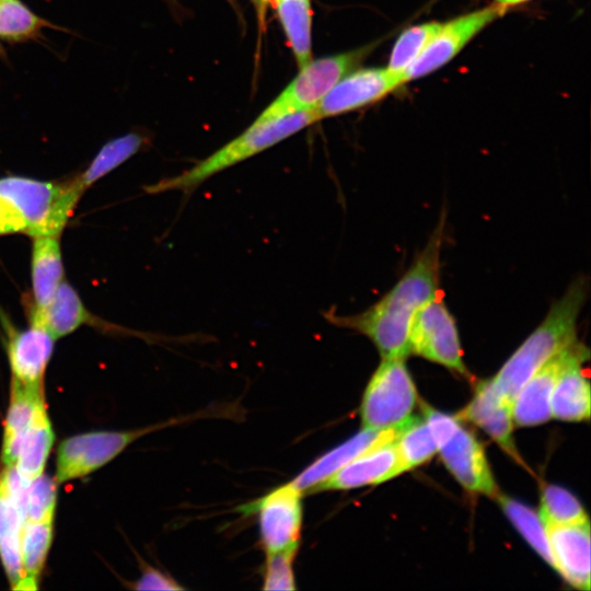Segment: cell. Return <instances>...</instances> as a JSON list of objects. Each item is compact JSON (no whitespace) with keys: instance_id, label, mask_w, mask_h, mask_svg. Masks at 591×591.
<instances>
[{"instance_id":"6da1fadb","label":"cell","mask_w":591,"mask_h":591,"mask_svg":"<svg viewBox=\"0 0 591 591\" xmlns=\"http://www.w3.org/2000/svg\"><path fill=\"white\" fill-rule=\"evenodd\" d=\"M445 212L398 281L368 309L351 315L329 310L323 313L333 325L352 329L376 347L382 359H406L410 355L409 331L417 312L440 296L441 252Z\"/></svg>"},{"instance_id":"7a4b0ae2","label":"cell","mask_w":591,"mask_h":591,"mask_svg":"<svg viewBox=\"0 0 591 591\" xmlns=\"http://www.w3.org/2000/svg\"><path fill=\"white\" fill-rule=\"evenodd\" d=\"M589 281L577 277L549 308L538 326L490 379L497 394L511 407L530 378L552 357L577 339V323L588 297Z\"/></svg>"},{"instance_id":"3957f363","label":"cell","mask_w":591,"mask_h":591,"mask_svg":"<svg viewBox=\"0 0 591 591\" xmlns=\"http://www.w3.org/2000/svg\"><path fill=\"white\" fill-rule=\"evenodd\" d=\"M318 120L313 108L281 116L264 123H253L244 132L181 174L146 187L152 194L169 190L188 193L211 176L273 147L281 140Z\"/></svg>"},{"instance_id":"277c9868","label":"cell","mask_w":591,"mask_h":591,"mask_svg":"<svg viewBox=\"0 0 591 591\" xmlns=\"http://www.w3.org/2000/svg\"><path fill=\"white\" fill-rule=\"evenodd\" d=\"M83 190L73 181L51 183L24 176L0 178V200L23 222L24 233L59 235Z\"/></svg>"},{"instance_id":"5b68a950","label":"cell","mask_w":591,"mask_h":591,"mask_svg":"<svg viewBox=\"0 0 591 591\" xmlns=\"http://www.w3.org/2000/svg\"><path fill=\"white\" fill-rule=\"evenodd\" d=\"M421 409L441 459L455 479L472 493L496 497L499 493L476 437L461 425L456 416L443 414L426 404Z\"/></svg>"},{"instance_id":"8992f818","label":"cell","mask_w":591,"mask_h":591,"mask_svg":"<svg viewBox=\"0 0 591 591\" xmlns=\"http://www.w3.org/2000/svg\"><path fill=\"white\" fill-rule=\"evenodd\" d=\"M373 47L374 45L371 44L356 50L310 61L255 119V123H264L315 107L340 79L361 63Z\"/></svg>"},{"instance_id":"52a82bcc","label":"cell","mask_w":591,"mask_h":591,"mask_svg":"<svg viewBox=\"0 0 591 591\" xmlns=\"http://www.w3.org/2000/svg\"><path fill=\"white\" fill-rule=\"evenodd\" d=\"M189 419L188 416L132 430H99L71 436L58 447L54 478L65 483L84 477L109 463L137 439Z\"/></svg>"},{"instance_id":"ba28073f","label":"cell","mask_w":591,"mask_h":591,"mask_svg":"<svg viewBox=\"0 0 591 591\" xmlns=\"http://www.w3.org/2000/svg\"><path fill=\"white\" fill-rule=\"evenodd\" d=\"M416 398L405 359H382L363 393V428L385 430L398 426L410 416Z\"/></svg>"},{"instance_id":"9c48e42d","label":"cell","mask_w":591,"mask_h":591,"mask_svg":"<svg viewBox=\"0 0 591 591\" xmlns=\"http://www.w3.org/2000/svg\"><path fill=\"white\" fill-rule=\"evenodd\" d=\"M410 355L422 357L449 370L467 375L455 317L441 296L416 314L409 331Z\"/></svg>"},{"instance_id":"30bf717a","label":"cell","mask_w":591,"mask_h":591,"mask_svg":"<svg viewBox=\"0 0 591 591\" xmlns=\"http://www.w3.org/2000/svg\"><path fill=\"white\" fill-rule=\"evenodd\" d=\"M302 494L290 482L250 503L251 511L258 515L260 542L266 555L298 549L303 519Z\"/></svg>"},{"instance_id":"8fae6325","label":"cell","mask_w":591,"mask_h":591,"mask_svg":"<svg viewBox=\"0 0 591 591\" xmlns=\"http://www.w3.org/2000/svg\"><path fill=\"white\" fill-rule=\"evenodd\" d=\"M505 12V5H490L442 24L420 55L403 72V82L425 77L453 59L486 25Z\"/></svg>"},{"instance_id":"7c38bea8","label":"cell","mask_w":591,"mask_h":591,"mask_svg":"<svg viewBox=\"0 0 591 591\" xmlns=\"http://www.w3.org/2000/svg\"><path fill=\"white\" fill-rule=\"evenodd\" d=\"M404 84L398 73L387 68L351 71L340 79L314 107L318 119L371 104Z\"/></svg>"},{"instance_id":"4fadbf2b","label":"cell","mask_w":591,"mask_h":591,"mask_svg":"<svg viewBox=\"0 0 591 591\" xmlns=\"http://www.w3.org/2000/svg\"><path fill=\"white\" fill-rule=\"evenodd\" d=\"M576 339L540 368L518 393L512 420L521 427L542 425L551 419V397L557 380L571 358L581 349Z\"/></svg>"},{"instance_id":"5bb4252c","label":"cell","mask_w":591,"mask_h":591,"mask_svg":"<svg viewBox=\"0 0 591 591\" xmlns=\"http://www.w3.org/2000/svg\"><path fill=\"white\" fill-rule=\"evenodd\" d=\"M395 436L396 433L357 455L335 474L317 485L313 493L348 490L378 485L402 474Z\"/></svg>"},{"instance_id":"9a60e30c","label":"cell","mask_w":591,"mask_h":591,"mask_svg":"<svg viewBox=\"0 0 591 591\" xmlns=\"http://www.w3.org/2000/svg\"><path fill=\"white\" fill-rule=\"evenodd\" d=\"M554 568L578 590H590V523L546 525Z\"/></svg>"},{"instance_id":"2e32d148","label":"cell","mask_w":591,"mask_h":591,"mask_svg":"<svg viewBox=\"0 0 591 591\" xmlns=\"http://www.w3.org/2000/svg\"><path fill=\"white\" fill-rule=\"evenodd\" d=\"M55 338L37 322L22 331L10 329L7 352L12 380L25 385H43Z\"/></svg>"},{"instance_id":"e0dca14e","label":"cell","mask_w":591,"mask_h":591,"mask_svg":"<svg viewBox=\"0 0 591 591\" xmlns=\"http://www.w3.org/2000/svg\"><path fill=\"white\" fill-rule=\"evenodd\" d=\"M456 417L482 428L501 449L519 460L512 438V407L500 398L490 380L476 384L473 398Z\"/></svg>"},{"instance_id":"ac0fdd59","label":"cell","mask_w":591,"mask_h":591,"mask_svg":"<svg viewBox=\"0 0 591 591\" xmlns=\"http://www.w3.org/2000/svg\"><path fill=\"white\" fill-rule=\"evenodd\" d=\"M47 409L43 385H25L12 380L3 426L1 462L14 465L20 441L37 417Z\"/></svg>"},{"instance_id":"d6986e66","label":"cell","mask_w":591,"mask_h":591,"mask_svg":"<svg viewBox=\"0 0 591 591\" xmlns=\"http://www.w3.org/2000/svg\"><path fill=\"white\" fill-rule=\"evenodd\" d=\"M588 360L583 345L561 371L551 397L552 417L564 421L590 418V382L583 369Z\"/></svg>"},{"instance_id":"ffe728a7","label":"cell","mask_w":591,"mask_h":591,"mask_svg":"<svg viewBox=\"0 0 591 591\" xmlns=\"http://www.w3.org/2000/svg\"><path fill=\"white\" fill-rule=\"evenodd\" d=\"M396 427L385 430L363 428L347 441L316 459L292 483L302 491L313 493L317 485L331 477L357 455L373 444L394 436L396 433Z\"/></svg>"},{"instance_id":"44dd1931","label":"cell","mask_w":591,"mask_h":591,"mask_svg":"<svg viewBox=\"0 0 591 591\" xmlns=\"http://www.w3.org/2000/svg\"><path fill=\"white\" fill-rule=\"evenodd\" d=\"M31 320L58 339L92 323V314L71 285L62 280L45 308L32 310Z\"/></svg>"},{"instance_id":"7402d4cb","label":"cell","mask_w":591,"mask_h":591,"mask_svg":"<svg viewBox=\"0 0 591 591\" xmlns=\"http://www.w3.org/2000/svg\"><path fill=\"white\" fill-rule=\"evenodd\" d=\"M31 274L34 298L33 309L42 310L47 305L63 280L59 235L33 237Z\"/></svg>"},{"instance_id":"603a6c76","label":"cell","mask_w":591,"mask_h":591,"mask_svg":"<svg viewBox=\"0 0 591 591\" xmlns=\"http://www.w3.org/2000/svg\"><path fill=\"white\" fill-rule=\"evenodd\" d=\"M25 518L3 486L0 474V559L14 590L23 580L21 537Z\"/></svg>"},{"instance_id":"cb8c5ba5","label":"cell","mask_w":591,"mask_h":591,"mask_svg":"<svg viewBox=\"0 0 591 591\" xmlns=\"http://www.w3.org/2000/svg\"><path fill=\"white\" fill-rule=\"evenodd\" d=\"M54 441L55 433L46 409L22 437L13 467L28 480L42 475Z\"/></svg>"},{"instance_id":"d4e9b609","label":"cell","mask_w":591,"mask_h":591,"mask_svg":"<svg viewBox=\"0 0 591 591\" xmlns=\"http://www.w3.org/2000/svg\"><path fill=\"white\" fill-rule=\"evenodd\" d=\"M54 521L24 522L21 537L23 580L20 590L38 588L39 575L45 566L53 542Z\"/></svg>"},{"instance_id":"484cf974","label":"cell","mask_w":591,"mask_h":591,"mask_svg":"<svg viewBox=\"0 0 591 591\" xmlns=\"http://www.w3.org/2000/svg\"><path fill=\"white\" fill-rule=\"evenodd\" d=\"M395 443L402 473L424 464L438 451L424 417L409 416L399 424L396 429Z\"/></svg>"},{"instance_id":"4316f807","label":"cell","mask_w":591,"mask_h":591,"mask_svg":"<svg viewBox=\"0 0 591 591\" xmlns=\"http://www.w3.org/2000/svg\"><path fill=\"white\" fill-rule=\"evenodd\" d=\"M278 16L300 68L311 58L310 0H274Z\"/></svg>"},{"instance_id":"83f0119b","label":"cell","mask_w":591,"mask_h":591,"mask_svg":"<svg viewBox=\"0 0 591 591\" xmlns=\"http://www.w3.org/2000/svg\"><path fill=\"white\" fill-rule=\"evenodd\" d=\"M142 142L143 139L136 134L125 135L107 142L74 182L84 192L132 157L141 148Z\"/></svg>"},{"instance_id":"f1b7e54d","label":"cell","mask_w":591,"mask_h":591,"mask_svg":"<svg viewBox=\"0 0 591 591\" xmlns=\"http://www.w3.org/2000/svg\"><path fill=\"white\" fill-rule=\"evenodd\" d=\"M496 497L506 515L521 533L523 538L548 565L554 567L546 530L541 518L532 509L512 498L500 494Z\"/></svg>"},{"instance_id":"f546056e","label":"cell","mask_w":591,"mask_h":591,"mask_svg":"<svg viewBox=\"0 0 591 591\" xmlns=\"http://www.w3.org/2000/svg\"><path fill=\"white\" fill-rule=\"evenodd\" d=\"M540 518L546 525H565L588 522V515L578 499L567 489L546 486L541 496Z\"/></svg>"},{"instance_id":"4dcf8cb0","label":"cell","mask_w":591,"mask_h":591,"mask_svg":"<svg viewBox=\"0 0 591 591\" xmlns=\"http://www.w3.org/2000/svg\"><path fill=\"white\" fill-rule=\"evenodd\" d=\"M441 25L439 22H428L404 31L393 46L387 69L403 76V72L439 32Z\"/></svg>"},{"instance_id":"1f68e13d","label":"cell","mask_w":591,"mask_h":591,"mask_svg":"<svg viewBox=\"0 0 591 591\" xmlns=\"http://www.w3.org/2000/svg\"><path fill=\"white\" fill-rule=\"evenodd\" d=\"M57 482L44 473L30 482L25 522L54 521L57 507Z\"/></svg>"},{"instance_id":"d6a6232c","label":"cell","mask_w":591,"mask_h":591,"mask_svg":"<svg viewBox=\"0 0 591 591\" xmlns=\"http://www.w3.org/2000/svg\"><path fill=\"white\" fill-rule=\"evenodd\" d=\"M40 26V20L20 0H0V36L23 38Z\"/></svg>"},{"instance_id":"836d02e7","label":"cell","mask_w":591,"mask_h":591,"mask_svg":"<svg viewBox=\"0 0 591 591\" xmlns=\"http://www.w3.org/2000/svg\"><path fill=\"white\" fill-rule=\"evenodd\" d=\"M298 549L266 555L264 590H294L293 560Z\"/></svg>"},{"instance_id":"e575fe53","label":"cell","mask_w":591,"mask_h":591,"mask_svg":"<svg viewBox=\"0 0 591 591\" xmlns=\"http://www.w3.org/2000/svg\"><path fill=\"white\" fill-rule=\"evenodd\" d=\"M136 590H184L171 576L152 567H146L139 579L135 582Z\"/></svg>"},{"instance_id":"d590c367","label":"cell","mask_w":591,"mask_h":591,"mask_svg":"<svg viewBox=\"0 0 591 591\" xmlns=\"http://www.w3.org/2000/svg\"><path fill=\"white\" fill-rule=\"evenodd\" d=\"M24 233V225L21 219L0 200V235L11 233Z\"/></svg>"},{"instance_id":"8d00e7d4","label":"cell","mask_w":591,"mask_h":591,"mask_svg":"<svg viewBox=\"0 0 591 591\" xmlns=\"http://www.w3.org/2000/svg\"><path fill=\"white\" fill-rule=\"evenodd\" d=\"M499 4H502V5H509V4H517V3H520V2H523L525 0H497Z\"/></svg>"},{"instance_id":"74e56055","label":"cell","mask_w":591,"mask_h":591,"mask_svg":"<svg viewBox=\"0 0 591 591\" xmlns=\"http://www.w3.org/2000/svg\"><path fill=\"white\" fill-rule=\"evenodd\" d=\"M258 1H265V0H258Z\"/></svg>"}]
</instances>
